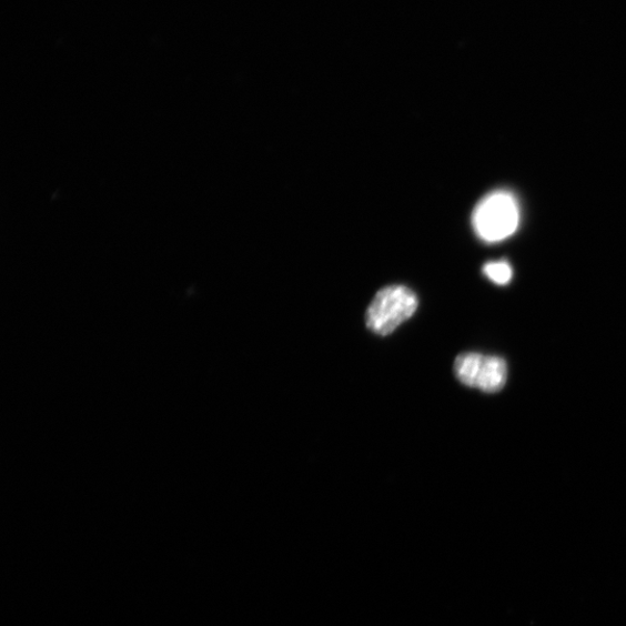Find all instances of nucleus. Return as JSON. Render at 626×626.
<instances>
[{
  "label": "nucleus",
  "instance_id": "f257e3e1",
  "mask_svg": "<svg viewBox=\"0 0 626 626\" xmlns=\"http://www.w3.org/2000/svg\"><path fill=\"white\" fill-rule=\"evenodd\" d=\"M473 222L479 239L487 243H499L513 236L519 223L515 196L506 191L488 194L476 206Z\"/></svg>",
  "mask_w": 626,
  "mask_h": 626
},
{
  "label": "nucleus",
  "instance_id": "f03ea898",
  "mask_svg": "<svg viewBox=\"0 0 626 626\" xmlns=\"http://www.w3.org/2000/svg\"><path fill=\"white\" fill-rule=\"evenodd\" d=\"M417 304L416 295L407 286H385L365 313V324L378 335H388L414 315Z\"/></svg>",
  "mask_w": 626,
  "mask_h": 626
},
{
  "label": "nucleus",
  "instance_id": "7ed1b4c3",
  "mask_svg": "<svg viewBox=\"0 0 626 626\" xmlns=\"http://www.w3.org/2000/svg\"><path fill=\"white\" fill-rule=\"evenodd\" d=\"M454 371L462 384L477 387L486 394L499 393L508 376L507 363L503 357L486 356L479 353L458 355Z\"/></svg>",
  "mask_w": 626,
  "mask_h": 626
},
{
  "label": "nucleus",
  "instance_id": "20e7f679",
  "mask_svg": "<svg viewBox=\"0 0 626 626\" xmlns=\"http://www.w3.org/2000/svg\"><path fill=\"white\" fill-rule=\"evenodd\" d=\"M484 274L494 283L507 284L513 277V270L506 261H492L484 267Z\"/></svg>",
  "mask_w": 626,
  "mask_h": 626
}]
</instances>
